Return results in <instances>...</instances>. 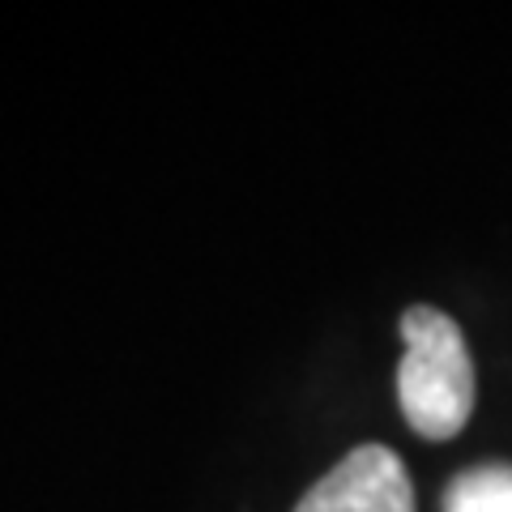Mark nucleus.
<instances>
[{"instance_id":"obj_2","label":"nucleus","mask_w":512,"mask_h":512,"mask_svg":"<svg viewBox=\"0 0 512 512\" xmlns=\"http://www.w3.org/2000/svg\"><path fill=\"white\" fill-rule=\"evenodd\" d=\"M295 512H414V487L393 448L363 444L320 478Z\"/></svg>"},{"instance_id":"obj_1","label":"nucleus","mask_w":512,"mask_h":512,"mask_svg":"<svg viewBox=\"0 0 512 512\" xmlns=\"http://www.w3.org/2000/svg\"><path fill=\"white\" fill-rule=\"evenodd\" d=\"M406 359L397 367V402L406 423L427 440H453L474 414V359L457 320L440 308L402 316Z\"/></svg>"},{"instance_id":"obj_3","label":"nucleus","mask_w":512,"mask_h":512,"mask_svg":"<svg viewBox=\"0 0 512 512\" xmlns=\"http://www.w3.org/2000/svg\"><path fill=\"white\" fill-rule=\"evenodd\" d=\"M444 512H512V466L491 461L448 483Z\"/></svg>"}]
</instances>
